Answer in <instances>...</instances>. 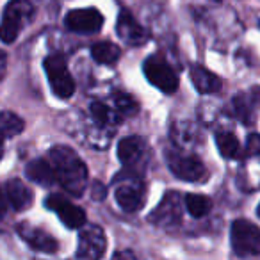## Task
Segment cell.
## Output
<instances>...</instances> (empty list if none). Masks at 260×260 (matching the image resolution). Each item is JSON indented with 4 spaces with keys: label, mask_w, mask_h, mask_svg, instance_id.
I'll return each instance as SVG.
<instances>
[{
    "label": "cell",
    "mask_w": 260,
    "mask_h": 260,
    "mask_svg": "<svg viewBox=\"0 0 260 260\" xmlns=\"http://www.w3.org/2000/svg\"><path fill=\"white\" fill-rule=\"evenodd\" d=\"M50 164L55 180L73 196H80L87 187V168L70 146H54L50 150Z\"/></svg>",
    "instance_id": "1"
},
{
    "label": "cell",
    "mask_w": 260,
    "mask_h": 260,
    "mask_svg": "<svg viewBox=\"0 0 260 260\" xmlns=\"http://www.w3.org/2000/svg\"><path fill=\"white\" fill-rule=\"evenodd\" d=\"M232 246L239 256L260 255V228L246 219L232 224Z\"/></svg>",
    "instance_id": "2"
},
{
    "label": "cell",
    "mask_w": 260,
    "mask_h": 260,
    "mask_svg": "<svg viewBox=\"0 0 260 260\" xmlns=\"http://www.w3.org/2000/svg\"><path fill=\"white\" fill-rule=\"evenodd\" d=\"M45 72L48 75V82L52 86V91L59 98H70L75 93V80L70 75L68 66L61 55H50L45 59Z\"/></svg>",
    "instance_id": "3"
},
{
    "label": "cell",
    "mask_w": 260,
    "mask_h": 260,
    "mask_svg": "<svg viewBox=\"0 0 260 260\" xmlns=\"http://www.w3.org/2000/svg\"><path fill=\"white\" fill-rule=\"evenodd\" d=\"M143 72H145L146 79L164 93H175L178 89L177 73L162 57H157V55L148 57L143 64Z\"/></svg>",
    "instance_id": "4"
},
{
    "label": "cell",
    "mask_w": 260,
    "mask_h": 260,
    "mask_svg": "<svg viewBox=\"0 0 260 260\" xmlns=\"http://www.w3.org/2000/svg\"><path fill=\"white\" fill-rule=\"evenodd\" d=\"M105 234L102 228L91 226L84 228L79 235V248H77V258L79 260H98L105 253Z\"/></svg>",
    "instance_id": "5"
},
{
    "label": "cell",
    "mask_w": 260,
    "mask_h": 260,
    "mask_svg": "<svg viewBox=\"0 0 260 260\" xmlns=\"http://www.w3.org/2000/svg\"><path fill=\"white\" fill-rule=\"evenodd\" d=\"M168 166L178 178L185 182H202L207 178V170L202 160L191 155H180V153H170L168 155Z\"/></svg>",
    "instance_id": "6"
},
{
    "label": "cell",
    "mask_w": 260,
    "mask_h": 260,
    "mask_svg": "<svg viewBox=\"0 0 260 260\" xmlns=\"http://www.w3.org/2000/svg\"><path fill=\"white\" fill-rule=\"evenodd\" d=\"M182 217V202L177 192H168L162 202L155 207V210L150 216V221L159 226H173L180 223Z\"/></svg>",
    "instance_id": "7"
},
{
    "label": "cell",
    "mask_w": 260,
    "mask_h": 260,
    "mask_svg": "<svg viewBox=\"0 0 260 260\" xmlns=\"http://www.w3.org/2000/svg\"><path fill=\"white\" fill-rule=\"evenodd\" d=\"M66 27L73 32H98L104 25V16L96 9H75L66 15Z\"/></svg>",
    "instance_id": "8"
},
{
    "label": "cell",
    "mask_w": 260,
    "mask_h": 260,
    "mask_svg": "<svg viewBox=\"0 0 260 260\" xmlns=\"http://www.w3.org/2000/svg\"><path fill=\"white\" fill-rule=\"evenodd\" d=\"M45 205L50 210H54L61 221L66 224L68 228H80L86 223V214L82 209H79L77 205H73L72 202H68L62 196H50V198L45 202Z\"/></svg>",
    "instance_id": "9"
},
{
    "label": "cell",
    "mask_w": 260,
    "mask_h": 260,
    "mask_svg": "<svg viewBox=\"0 0 260 260\" xmlns=\"http://www.w3.org/2000/svg\"><path fill=\"white\" fill-rule=\"evenodd\" d=\"M18 234L27 244L32 246L38 251L54 253L57 249V241L52 235H48L47 232L40 230V228L32 226V224H27V223L18 224Z\"/></svg>",
    "instance_id": "10"
},
{
    "label": "cell",
    "mask_w": 260,
    "mask_h": 260,
    "mask_svg": "<svg viewBox=\"0 0 260 260\" xmlns=\"http://www.w3.org/2000/svg\"><path fill=\"white\" fill-rule=\"evenodd\" d=\"M22 6L20 2H11L4 13V20L0 23V40L4 43H13L22 29Z\"/></svg>",
    "instance_id": "11"
},
{
    "label": "cell",
    "mask_w": 260,
    "mask_h": 260,
    "mask_svg": "<svg viewBox=\"0 0 260 260\" xmlns=\"http://www.w3.org/2000/svg\"><path fill=\"white\" fill-rule=\"evenodd\" d=\"M116 202L125 212H136L143 205V189L139 184H119L116 187Z\"/></svg>",
    "instance_id": "12"
},
{
    "label": "cell",
    "mask_w": 260,
    "mask_h": 260,
    "mask_svg": "<svg viewBox=\"0 0 260 260\" xmlns=\"http://www.w3.org/2000/svg\"><path fill=\"white\" fill-rule=\"evenodd\" d=\"M6 196L15 210H25L32 205V191L18 178H13L6 184Z\"/></svg>",
    "instance_id": "13"
},
{
    "label": "cell",
    "mask_w": 260,
    "mask_h": 260,
    "mask_svg": "<svg viewBox=\"0 0 260 260\" xmlns=\"http://www.w3.org/2000/svg\"><path fill=\"white\" fill-rule=\"evenodd\" d=\"M118 34L126 41V43H132V45H139L146 40V32L141 25L134 20V16L130 15V13L123 11L119 13V18H118Z\"/></svg>",
    "instance_id": "14"
},
{
    "label": "cell",
    "mask_w": 260,
    "mask_h": 260,
    "mask_svg": "<svg viewBox=\"0 0 260 260\" xmlns=\"http://www.w3.org/2000/svg\"><path fill=\"white\" fill-rule=\"evenodd\" d=\"M260 104V87H255L249 93H241L234 98V107L237 116L246 123H251V118Z\"/></svg>",
    "instance_id": "15"
},
{
    "label": "cell",
    "mask_w": 260,
    "mask_h": 260,
    "mask_svg": "<svg viewBox=\"0 0 260 260\" xmlns=\"http://www.w3.org/2000/svg\"><path fill=\"white\" fill-rule=\"evenodd\" d=\"M27 178H30L32 182L40 185H52L55 182V171L52 168L50 162H47L45 159H36L32 162L27 164L25 168Z\"/></svg>",
    "instance_id": "16"
},
{
    "label": "cell",
    "mask_w": 260,
    "mask_h": 260,
    "mask_svg": "<svg viewBox=\"0 0 260 260\" xmlns=\"http://www.w3.org/2000/svg\"><path fill=\"white\" fill-rule=\"evenodd\" d=\"M191 80L200 93H216L221 89V79L202 66H194L191 70Z\"/></svg>",
    "instance_id": "17"
},
{
    "label": "cell",
    "mask_w": 260,
    "mask_h": 260,
    "mask_svg": "<svg viewBox=\"0 0 260 260\" xmlns=\"http://www.w3.org/2000/svg\"><path fill=\"white\" fill-rule=\"evenodd\" d=\"M143 148H145V143H143L141 138H136V136H132V138H125L119 141L118 145V157L121 162L125 164H130L134 162V160H138V157L143 153Z\"/></svg>",
    "instance_id": "18"
},
{
    "label": "cell",
    "mask_w": 260,
    "mask_h": 260,
    "mask_svg": "<svg viewBox=\"0 0 260 260\" xmlns=\"http://www.w3.org/2000/svg\"><path fill=\"white\" fill-rule=\"evenodd\" d=\"M23 126V119L20 116H16L15 112H0V138H15V136L22 134Z\"/></svg>",
    "instance_id": "19"
},
{
    "label": "cell",
    "mask_w": 260,
    "mask_h": 260,
    "mask_svg": "<svg viewBox=\"0 0 260 260\" xmlns=\"http://www.w3.org/2000/svg\"><path fill=\"white\" fill-rule=\"evenodd\" d=\"M91 55L96 62H102V64H111V62H116L121 55V50H119L118 45L111 43V41H102V43L93 45L91 48Z\"/></svg>",
    "instance_id": "20"
},
{
    "label": "cell",
    "mask_w": 260,
    "mask_h": 260,
    "mask_svg": "<svg viewBox=\"0 0 260 260\" xmlns=\"http://www.w3.org/2000/svg\"><path fill=\"white\" fill-rule=\"evenodd\" d=\"M185 209L192 217H203L210 212L212 209V202L207 196L202 194H187L185 196Z\"/></svg>",
    "instance_id": "21"
},
{
    "label": "cell",
    "mask_w": 260,
    "mask_h": 260,
    "mask_svg": "<svg viewBox=\"0 0 260 260\" xmlns=\"http://www.w3.org/2000/svg\"><path fill=\"white\" fill-rule=\"evenodd\" d=\"M216 145L219 148V153L223 157H235L239 152V139L230 132H221L216 136Z\"/></svg>",
    "instance_id": "22"
},
{
    "label": "cell",
    "mask_w": 260,
    "mask_h": 260,
    "mask_svg": "<svg viewBox=\"0 0 260 260\" xmlns=\"http://www.w3.org/2000/svg\"><path fill=\"white\" fill-rule=\"evenodd\" d=\"M114 105L121 114L125 116H134L139 111V104L134 96H130L126 93H116L114 94Z\"/></svg>",
    "instance_id": "23"
},
{
    "label": "cell",
    "mask_w": 260,
    "mask_h": 260,
    "mask_svg": "<svg viewBox=\"0 0 260 260\" xmlns=\"http://www.w3.org/2000/svg\"><path fill=\"white\" fill-rule=\"evenodd\" d=\"M91 114H93V118L96 119V123H100V125H105V123L112 121L111 109L105 104H102V102H93V104H91Z\"/></svg>",
    "instance_id": "24"
},
{
    "label": "cell",
    "mask_w": 260,
    "mask_h": 260,
    "mask_svg": "<svg viewBox=\"0 0 260 260\" xmlns=\"http://www.w3.org/2000/svg\"><path fill=\"white\" fill-rule=\"evenodd\" d=\"M246 155H260V134H251L246 143Z\"/></svg>",
    "instance_id": "25"
},
{
    "label": "cell",
    "mask_w": 260,
    "mask_h": 260,
    "mask_svg": "<svg viewBox=\"0 0 260 260\" xmlns=\"http://www.w3.org/2000/svg\"><path fill=\"white\" fill-rule=\"evenodd\" d=\"M112 260H136L134 253L128 251V249H125V251H118L114 256H112Z\"/></svg>",
    "instance_id": "26"
},
{
    "label": "cell",
    "mask_w": 260,
    "mask_h": 260,
    "mask_svg": "<svg viewBox=\"0 0 260 260\" xmlns=\"http://www.w3.org/2000/svg\"><path fill=\"white\" fill-rule=\"evenodd\" d=\"M93 189H94V194H93V196H94L96 200H102V198L105 196V187H104V185L98 184V182L93 185Z\"/></svg>",
    "instance_id": "27"
},
{
    "label": "cell",
    "mask_w": 260,
    "mask_h": 260,
    "mask_svg": "<svg viewBox=\"0 0 260 260\" xmlns=\"http://www.w3.org/2000/svg\"><path fill=\"white\" fill-rule=\"evenodd\" d=\"M6 214V198H4V194L0 192V216H4Z\"/></svg>",
    "instance_id": "28"
},
{
    "label": "cell",
    "mask_w": 260,
    "mask_h": 260,
    "mask_svg": "<svg viewBox=\"0 0 260 260\" xmlns=\"http://www.w3.org/2000/svg\"><path fill=\"white\" fill-rule=\"evenodd\" d=\"M2 155H4V139L0 138V159H2Z\"/></svg>",
    "instance_id": "29"
},
{
    "label": "cell",
    "mask_w": 260,
    "mask_h": 260,
    "mask_svg": "<svg viewBox=\"0 0 260 260\" xmlns=\"http://www.w3.org/2000/svg\"><path fill=\"white\" fill-rule=\"evenodd\" d=\"M256 214H258V217H260V205H258V209H256Z\"/></svg>",
    "instance_id": "30"
}]
</instances>
